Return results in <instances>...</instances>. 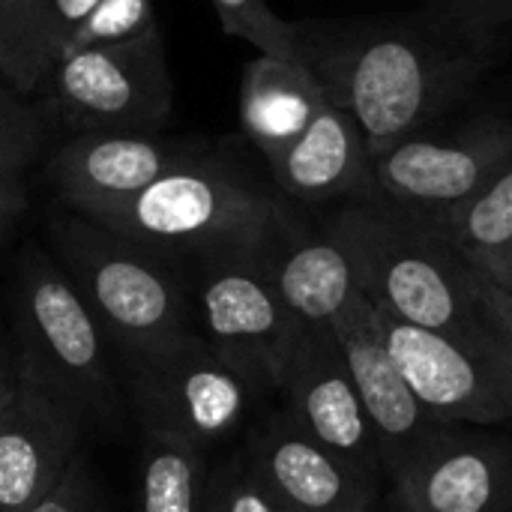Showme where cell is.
Here are the masks:
<instances>
[{"label":"cell","instance_id":"cell-15","mask_svg":"<svg viewBox=\"0 0 512 512\" xmlns=\"http://www.w3.org/2000/svg\"><path fill=\"white\" fill-rule=\"evenodd\" d=\"M87 429L54 396L18 378L0 411V512H30L84 450Z\"/></svg>","mask_w":512,"mask_h":512},{"label":"cell","instance_id":"cell-3","mask_svg":"<svg viewBox=\"0 0 512 512\" xmlns=\"http://www.w3.org/2000/svg\"><path fill=\"white\" fill-rule=\"evenodd\" d=\"M12 336L18 378L69 408L87 435L123 429L129 405L114 354L42 243H27L15 264Z\"/></svg>","mask_w":512,"mask_h":512},{"label":"cell","instance_id":"cell-10","mask_svg":"<svg viewBox=\"0 0 512 512\" xmlns=\"http://www.w3.org/2000/svg\"><path fill=\"white\" fill-rule=\"evenodd\" d=\"M411 393L435 423L495 426L512 417V351L441 336L375 309Z\"/></svg>","mask_w":512,"mask_h":512},{"label":"cell","instance_id":"cell-34","mask_svg":"<svg viewBox=\"0 0 512 512\" xmlns=\"http://www.w3.org/2000/svg\"><path fill=\"white\" fill-rule=\"evenodd\" d=\"M390 512H393V510H390Z\"/></svg>","mask_w":512,"mask_h":512},{"label":"cell","instance_id":"cell-5","mask_svg":"<svg viewBox=\"0 0 512 512\" xmlns=\"http://www.w3.org/2000/svg\"><path fill=\"white\" fill-rule=\"evenodd\" d=\"M45 249L87 303L114 357L198 330L183 261L66 207L48 219Z\"/></svg>","mask_w":512,"mask_h":512},{"label":"cell","instance_id":"cell-30","mask_svg":"<svg viewBox=\"0 0 512 512\" xmlns=\"http://www.w3.org/2000/svg\"><path fill=\"white\" fill-rule=\"evenodd\" d=\"M459 18H468L474 24H486V27H495V15L510 3V0H429Z\"/></svg>","mask_w":512,"mask_h":512},{"label":"cell","instance_id":"cell-17","mask_svg":"<svg viewBox=\"0 0 512 512\" xmlns=\"http://www.w3.org/2000/svg\"><path fill=\"white\" fill-rule=\"evenodd\" d=\"M267 171L276 189L303 210L381 198L369 144L357 120L330 96L309 129L267 162Z\"/></svg>","mask_w":512,"mask_h":512},{"label":"cell","instance_id":"cell-14","mask_svg":"<svg viewBox=\"0 0 512 512\" xmlns=\"http://www.w3.org/2000/svg\"><path fill=\"white\" fill-rule=\"evenodd\" d=\"M243 453L285 512H375L378 477L315 441L288 411L255 426Z\"/></svg>","mask_w":512,"mask_h":512},{"label":"cell","instance_id":"cell-27","mask_svg":"<svg viewBox=\"0 0 512 512\" xmlns=\"http://www.w3.org/2000/svg\"><path fill=\"white\" fill-rule=\"evenodd\" d=\"M30 512H102L99 507V489L90 471V459L81 450L63 480L54 486L51 495H45Z\"/></svg>","mask_w":512,"mask_h":512},{"label":"cell","instance_id":"cell-1","mask_svg":"<svg viewBox=\"0 0 512 512\" xmlns=\"http://www.w3.org/2000/svg\"><path fill=\"white\" fill-rule=\"evenodd\" d=\"M486 27L435 3L396 18L294 21L303 63L378 156L456 111L507 51Z\"/></svg>","mask_w":512,"mask_h":512},{"label":"cell","instance_id":"cell-7","mask_svg":"<svg viewBox=\"0 0 512 512\" xmlns=\"http://www.w3.org/2000/svg\"><path fill=\"white\" fill-rule=\"evenodd\" d=\"M36 96L45 117H57L75 135L162 132L174 105L162 30L60 54Z\"/></svg>","mask_w":512,"mask_h":512},{"label":"cell","instance_id":"cell-20","mask_svg":"<svg viewBox=\"0 0 512 512\" xmlns=\"http://www.w3.org/2000/svg\"><path fill=\"white\" fill-rule=\"evenodd\" d=\"M96 3L99 0H36L24 18L3 81L12 84L18 93L36 99L42 78Z\"/></svg>","mask_w":512,"mask_h":512},{"label":"cell","instance_id":"cell-2","mask_svg":"<svg viewBox=\"0 0 512 512\" xmlns=\"http://www.w3.org/2000/svg\"><path fill=\"white\" fill-rule=\"evenodd\" d=\"M345 252L372 309L405 324L512 351L507 291L432 222L384 201H345L318 222Z\"/></svg>","mask_w":512,"mask_h":512},{"label":"cell","instance_id":"cell-16","mask_svg":"<svg viewBox=\"0 0 512 512\" xmlns=\"http://www.w3.org/2000/svg\"><path fill=\"white\" fill-rule=\"evenodd\" d=\"M330 327L342 345L348 372L375 429L384 474H393L438 423L423 411L408 381L402 378L381 336L375 309L363 294L354 297Z\"/></svg>","mask_w":512,"mask_h":512},{"label":"cell","instance_id":"cell-13","mask_svg":"<svg viewBox=\"0 0 512 512\" xmlns=\"http://www.w3.org/2000/svg\"><path fill=\"white\" fill-rule=\"evenodd\" d=\"M285 411L324 447L381 480L384 462L330 324H309L282 381Z\"/></svg>","mask_w":512,"mask_h":512},{"label":"cell","instance_id":"cell-21","mask_svg":"<svg viewBox=\"0 0 512 512\" xmlns=\"http://www.w3.org/2000/svg\"><path fill=\"white\" fill-rule=\"evenodd\" d=\"M207 471L210 465L204 450L183 441L144 435L135 512H201Z\"/></svg>","mask_w":512,"mask_h":512},{"label":"cell","instance_id":"cell-18","mask_svg":"<svg viewBox=\"0 0 512 512\" xmlns=\"http://www.w3.org/2000/svg\"><path fill=\"white\" fill-rule=\"evenodd\" d=\"M303 213V207L285 198L267 243L258 249V261L303 324H333L363 291L336 240Z\"/></svg>","mask_w":512,"mask_h":512},{"label":"cell","instance_id":"cell-26","mask_svg":"<svg viewBox=\"0 0 512 512\" xmlns=\"http://www.w3.org/2000/svg\"><path fill=\"white\" fill-rule=\"evenodd\" d=\"M45 141V111L0 78V162L27 168Z\"/></svg>","mask_w":512,"mask_h":512},{"label":"cell","instance_id":"cell-4","mask_svg":"<svg viewBox=\"0 0 512 512\" xmlns=\"http://www.w3.org/2000/svg\"><path fill=\"white\" fill-rule=\"evenodd\" d=\"M285 195L249 165L207 147L192 162L162 174L129 201L87 219L177 261L258 252Z\"/></svg>","mask_w":512,"mask_h":512},{"label":"cell","instance_id":"cell-23","mask_svg":"<svg viewBox=\"0 0 512 512\" xmlns=\"http://www.w3.org/2000/svg\"><path fill=\"white\" fill-rule=\"evenodd\" d=\"M210 3L225 33L246 39L249 45L258 48V54L306 66L294 33V21L276 15L267 0H210Z\"/></svg>","mask_w":512,"mask_h":512},{"label":"cell","instance_id":"cell-24","mask_svg":"<svg viewBox=\"0 0 512 512\" xmlns=\"http://www.w3.org/2000/svg\"><path fill=\"white\" fill-rule=\"evenodd\" d=\"M201 512H285V507L252 468L246 453H237L216 468L210 465Z\"/></svg>","mask_w":512,"mask_h":512},{"label":"cell","instance_id":"cell-6","mask_svg":"<svg viewBox=\"0 0 512 512\" xmlns=\"http://www.w3.org/2000/svg\"><path fill=\"white\" fill-rule=\"evenodd\" d=\"M114 360L141 432L183 441L204 453L243 423L258 396L198 330Z\"/></svg>","mask_w":512,"mask_h":512},{"label":"cell","instance_id":"cell-25","mask_svg":"<svg viewBox=\"0 0 512 512\" xmlns=\"http://www.w3.org/2000/svg\"><path fill=\"white\" fill-rule=\"evenodd\" d=\"M159 30L153 0H99L93 12L81 21V27L66 42L63 54L84 45H108L138 39L144 33Z\"/></svg>","mask_w":512,"mask_h":512},{"label":"cell","instance_id":"cell-9","mask_svg":"<svg viewBox=\"0 0 512 512\" xmlns=\"http://www.w3.org/2000/svg\"><path fill=\"white\" fill-rule=\"evenodd\" d=\"M510 162L512 117L501 111L441 132L435 123L372 156L381 198L426 222H441L474 201Z\"/></svg>","mask_w":512,"mask_h":512},{"label":"cell","instance_id":"cell-8","mask_svg":"<svg viewBox=\"0 0 512 512\" xmlns=\"http://www.w3.org/2000/svg\"><path fill=\"white\" fill-rule=\"evenodd\" d=\"M195 321L213 351L228 360L258 393L282 390L288 363L306 333L258 252L195 261Z\"/></svg>","mask_w":512,"mask_h":512},{"label":"cell","instance_id":"cell-12","mask_svg":"<svg viewBox=\"0 0 512 512\" xmlns=\"http://www.w3.org/2000/svg\"><path fill=\"white\" fill-rule=\"evenodd\" d=\"M207 147V141L162 132H78L51 153L45 174L60 207L93 216L129 201Z\"/></svg>","mask_w":512,"mask_h":512},{"label":"cell","instance_id":"cell-33","mask_svg":"<svg viewBox=\"0 0 512 512\" xmlns=\"http://www.w3.org/2000/svg\"><path fill=\"white\" fill-rule=\"evenodd\" d=\"M495 27H512V0L495 15Z\"/></svg>","mask_w":512,"mask_h":512},{"label":"cell","instance_id":"cell-28","mask_svg":"<svg viewBox=\"0 0 512 512\" xmlns=\"http://www.w3.org/2000/svg\"><path fill=\"white\" fill-rule=\"evenodd\" d=\"M21 165L0 162V240L12 231V225L27 210V180Z\"/></svg>","mask_w":512,"mask_h":512},{"label":"cell","instance_id":"cell-32","mask_svg":"<svg viewBox=\"0 0 512 512\" xmlns=\"http://www.w3.org/2000/svg\"><path fill=\"white\" fill-rule=\"evenodd\" d=\"M15 384H18L15 357H12V351L0 342V411H3V405H6V399L12 396Z\"/></svg>","mask_w":512,"mask_h":512},{"label":"cell","instance_id":"cell-11","mask_svg":"<svg viewBox=\"0 0 512 512\" xmlns=\"http://www.w3.org/2000/svg\"><path fill=\"white\" fill-rule=\"evenodd\" d=\"M390 480L405 512H512V438L438 423Z\"/></svg>","mask_w":512,"mask_h":512},{"label":"cell","instance_id":"cell-31","mask_svg":"<svg viewBox=\"0 0 512 512\" xmlns=\"http://www.w3.org/2000/svg\"><path fill=\"white\" fill-rule=\"evenodd\" d=\"M504 291H507V297L512 300V246L510 249H504L501 255H495V258H489V261H483L480 264Z\"/></svg>","mask_w":512,"mask_h":512},{"label":"cell","instance_id":"cell-19","mask_svg":"<svg viewBox=\"0 0 512 512\" xmlns=\"http://www.w3.org/2000/svg\"><path fill=\"white\" fill-rule=\"evenodd\" d=\"M327 90L309 66L258 54L246 63L240 81V126L246 141L273 162L315 120Z\"/></svg>","mask_w":512,"mask_h":512},{"label":"cell","instance_id":"cell-29","mask_svg":"<svg viewBox=\"0 0 512 512\" xmlns=\"http://www.w3.org/2000/svg\"><path fill=\"white\" fill-rule=\"evenodd\" d=\"M33 3L36 0H0V78H3V72L9 66L18 33H21L24 18L33 9Z\"/></svg>","mask_w":512,"mask_h":512},{"label":"cell","instance_id":"cell-22","mask_svg":"<svg viewBox=\"0 0 512 512\" xmlns=\"http://www.w3.org/2000/svg\"><path fill=\"white\" fill-rule=\"evenodd\" d=\"M471 261L483 264L512 246V162L465 207L432 222Z\"/></svg>","mask_w":512,"mask_h":512}]
</instances>
